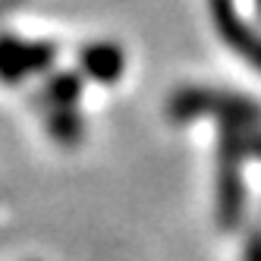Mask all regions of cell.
I'll use <instances>...</instances> for the list:
<instances>
[{"label":"cell","mask_w":261,"mask_h":261,"mask_svg":"<svg viewBox=\"0 0 261 261\" xmlns=\"http://www.w3.org/2000/svg\"><path fill=\"white\" fill-rule=\"evenodd\" d=\"M255 4V13H258V19H261V0H252Z\"/></svg>","instance_id":"9c48e42d"},{"label":"cell","mask_w":261,"mask_h":261,"mask_svg":"<svg viewBox=\"0 0 261 261\" xmlns=\"http://www.w3.org/2000/svg\"><path fill=\"white\" fill-rule=\"evenodd\" d=\"M167 120L186 126L198 117H214L217 123H236V126H261V104L211 85H182L167 98Z\"/></svg>","instance_id":"7a4b0ae2"},{"label":"cell","mask_w":261,"mask_h":261,"mask_svg":"<svg viewBox=\"0 0 261 261\" xmlns=\"http://www.w3.org/2000/svg\"><path fill=\"white\" fill-rule=\"evenodd\" d=\"M208 13H211V22L220 35V41L239 60H246L249 66L261 72V32L242 19L233 0H208Z\"/></svg>","instance_id":"277c9868"},{"label":"cell","mask_w":261,"mask_h":261,"mask_svg":"<svg viewBox=\"0 0 261 261\" xmlns=\"http://www.w3.org/2000/svg\"><path fill=\"white\" fill-rule=\"evenodd\" d=\"M82 88H85V79L82 72H47L44 82L35 88L32 95V104L47 114V110H60V107H79V98H82Z\"/></svg>","instance_id":"8992f818"},{"label":"cell","mask_w":261,"mask_h":261,"mask_svg":"<svg viewBox=\"0 0 261 261\" xmlns=\"http://www.w3.org/2000/svg\"><path fill=\"white\" fill-rule=\"evenodd\" d=\"M242 261H261V227H252L242 246Z\"/></svg>","instance_id":"ba28073f"},{"label":"cell","mask_w":261,"mask_h":261,"mask_svg":"<svg viewBox=\"0 0 261 261\" xmlns=\"http://www.w3.org/2000/svg\"><path fill=\"white\" fill-rule=\"evenodd\" d=\"M249 129L236 123H217V182H214V214L220 230H239L246 211L242 161H249Z\"/></svg>","instance_id":"6da1fadb"},{"label":"cell","mask_w":261,"mask_h":261,"mask_svg":"<svg viewBox=\"0 0 261 261\" xmlns=\"http://www.w3.org/2000/svg\"><path fill=\"white\" fill-rule=\"evenodd\" d=\"M57 60V44L25 41L19 35H0V82L19 85L32 76H47Z\"/></svg>","instance_id":"3957f363"},{"label":"cell","mask_w":261,"mask_h":261,"mask_svg":"<svg viewBox=\"0 0 261 261\" xmlns=\"http://www.w3.org/2000/svg\"><path fill=\"white\" fill-rule=\"evenodd\" d=\"M79 66H82V79L114 85V82L123 79L126 54L114 41H91L79 50Z\"/></svg>","instance_id":"5b68a950"},{"label":"cell","mask_w":261,"mask_h":261,"mask_svg":"<svg viewBox=\"0 0 261 261\" xmlns=\"http://www.w3.org/2000/svg\"><path fill=\"white\" fill-rule=\"evenodd\" d=\"M44 129L57 145L76 148L85 136V120L79 114V107H60V110H47L44 114Z\"/></svg>","instance_id":"52a82bcc"}]
</instances>
